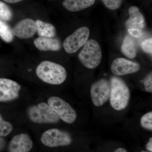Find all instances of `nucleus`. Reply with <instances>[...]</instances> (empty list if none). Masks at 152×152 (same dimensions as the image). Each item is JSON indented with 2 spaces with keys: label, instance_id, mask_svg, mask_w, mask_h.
Masks as SVG:
<instances>
[{
  "label": "nucleus",
  "instance_id": "8",
  "mask_svg": "<svg viewBox=\"0 0 152 152\" xmlns=\"http://www.w3.org/2000/svg\"><path fill=\"white\" fill-rule=\"evenodd\" d=\"M110 84L105 79L95 82L91 88V95L93 104L96 107L102 106L110 99Z\"/></svg>",
  "mask_w": 152,
  "mask_h": 152
},
{
  "label": "nucleus",
  "instance_id": "22",
  "mask_svg": "<svg viewBox=\"0 0 152 152\" xmlns=\"http://www.w3.org/2000/svg\"><path fill=\"white\" fill-rule=\"evenodd\" d=\"M106 7L114 10L121 7L123 0H102Z\"/></svg>",
  "mask_w": 152,
  "mask_h": 152
},
{
  "label": "nucleus",
  "instance_id": "2",
  "mask_svg": "<svg viewBox=\"0 0 152 152\" xmlns=\"http://www.w3.org/2000/svg\"><path fill=\"white\" fill-rule=\"evenodd\" d=\"M110 102L115 110H122L126 107L130 99V91L122 79L112 77L110 80Z\"/></svg>",
  "mask_w": 152,
  "mask_h": 152
},
{
  "label": "nucleus",
  "instance_id": "3",
  "mask_svg": "<svg viewBox=\"0 0 152 152\" xmlns=\"http://www.w3.org/2000/svg\"><path fill=\"white\" fill-rule=\"evenodd\" d=\"M27 113L30 121L36 124H56L60 121L50 106L45 102L30 106Z\"/></svg>",
  "mask_w": 152,
  "mask_h": 152
},
{
  "label": "nucleus",
  "instance_id": "30",
  "mask_svg": "<svg viewBox=\"0 0 152 152\" xmlns=\"http://www.w3.org/2000/svg\"><path fill=\"white\" fill-rule=\"evenodd\" d=\"M141 152H147V151H142Z\"/></svg>",
  "mask_w": 152,
  "mask_h": 152
},
{
  "label": "nucleus",
  "instance_id": "12",
  "mask_svg": "<svg viewBox=\"0 0 152 152\" xmlns=\"http://www.w3.org/2000/svg\"><path fill=\"white\" fill-rule=\"evenodd\" d=\"M33 143L27 134L21 133L14 136L9 145V152H29Z\"/></svg>",
  "mask_w": 152,
  "mask_h": 152
},
{
  "label": "nucleus",
  "instance_id": "18",
  "mask_svg": "<svg viewBox=\"0 0 152 152\" xmlns=\"http://www.w3.org/2000/svg\"><path fill=\"white\" fill-rule=\"evenodd\" d=\"M0 37L7 43L11 42L14 39L12 29L7 23L0 19Z\"/></svg>",
  "mask_w": 152,
  "mask_h": 152
},
{
  "label": "nucleus",
  "instance_id": "15",
  "mask_svg": "<svg viewBox=\"0 0 152 152\" xmlns=\"http://www.w3.org/2000/svg\"><path fill=\"white\" fill-rule=\"evenodd\" d=\"M95 1L96 0H64L63 5L68 11L79 12L92 6Z\"/></svg>",
  "mask_w": 152,
  "mask_h": 152
},
{
  "label": "nucleus",
  "instance_id": "24",
  "mask_svg": "<svg viewBox=\"0 0 152 152\" xmlns=\"http://www.w3.org/2000/svg\"><path fill=\"white\" fill-rule=\"evenodd\" d=\"M145 89L148 92H152V74L150 73L147 76L144 81Z\"/></svg>",
  "mask_w": 152,
  "mask_h": 152
},
{
  "label": "nucleus",
  "instance_id": "13",
  "mask_svg": "<svg viewBox=\"0 0 152 152\" xmlns=\"http://www.w3.org/2000/svg\"><path fill=\"white\" fill-rule=\"evenodd\" d=\"M34 44L37 49L42 51H58L61 48L59 40L55 37H39L34 40Z\"/></svg>",
  "mask_w": 152,
  "mask_h": 152
},
{
  "label": "nucleus",
  "instance_id": "19",
  "mask_svg": "<svg viewBox=\"0 0 152 152\" xmlns=\"http://www.w3.org/2000/svg\"><path fill=\"white\" fill-rule=\"evenodd\" d=\"M12 10L4 3L0 1V19L4 21H9L12 18Z\"/></svg>",
  "mask_w": 152,
  "mask_h": 152
},
{
  "label": "nucleus",
  "instance_id": "7",
  "mask_svg": "<svg viewBox=\"0 0 152 152\" xmlns=\"http://www.w3.org/2000/svg\"><path fill=\"white\" fill-rule=\"evenodd\" d=\"M90 30L87 27H82L76 30L66 38L63 43L65 50L69 54H73L84 45L88 39Z\"/></svg>",
  "mask_w": 152,
  "mask_h": 152
},
{
  "label": "nucleus",
  "instance_id": "28",
  "mask_svg": "<svg viewBox=\"0 0 152 152\" xmlns=\"http://www.w3.org/2000/svg\"><path fill=\"white\" fill-rule=\"evenodd\" d=\"M6 2L10 3V4H15L23 0H3Z\"/></svg>",
  "mask_w": 152,
  "mask_h": 152
},
{
  "label": "nucleus",
  "instance_id": "17",
  "mask_svg": "<svg viewBox=\"0 0 152 152\" xmlns=\"http://www.w3.org/2000/svg\"><path fill=\"white\" fill-rule=\"evenodd\" d=\"M122 53L126 56L133 59L137 56V48L135 43L129 36H126L121 45Z\"/></svg>",
  "mask_w": 152,
  "mask_h": 152
},
{
  "label": "nucleus",
  "instance_id": "26",
  "mask_svg": "<svg viewBox=\"0 0 152 152\" xmlns=\"http://www.w3.org/2000/svg\"><path fill=\"white\" fill-rule=\"evenodd\" d=\"M6 141L2 137H0V152L2 151L6 146Z\"/></svg>",
  "mask_w": 152,
  "mask_h": 152
},
{
  "label": "nucleus",
  "instance_id": "6",
  "mask_svg": "<svg viewBox=\"0 0 152 152\" xmlns=\"http://www.w3.org/2000/svg\"><path fill=\"white\" fill-rule=\"evenodd\" d=\"M41 141L46 146L55 148L69 145L72 138L69 133L58 129H49L42 134Z\"/></svg>",
  "mask_w": 152,
  "mask_h": 152
},
{
  "label": "nucleus",
  "instance_id": "4",
  "mask_svg": "<svg viewBox=\"0 0 152 152\" xmlns=\"http://www.w3.org/2000/svg\"><path fill=\"white\" fill-rule=\"evenodd\" d=\"M102 57L100 46L94 39L87 41L78 55L79 60L82 64L89 69L97 67L100 64Z\"/></svg>",
  "mask_w": 152,
  "mask_h": 152
},
{
  "label": "nucleus",
  "instance_id": "21",
  "mask_svg": "<svg viewBox=\"0 0 152 152\" xmlns=\"http://www.w3.org/2000/svg\"><path fill=\"white\" fill-rule=\"evenodd\" d=\"M142 126L149 130H152V112H149L145 114L140 120Z\"/></svg>",
  "mask_w": 152,
  "mask_h": 152
},
{
  "label": "nucleus",
  "instance_id": "11",
  "mask_svg": "<svg viewBox=\"0 0 152 152\" xmlns=\"http://www.w3.org/2000/svg\"><path fill=\"white\" fill-rule=\"evenodd\" d=\"M14 36L22 39L32 37L37 32L36 21L31 19L26 18L18 22L12 29Z\"/></svg>",
  "mask_w": 152,
  "mask_h": 152
},
{
  "label": "nucleus",
  "instance_id": "10",
  "mask_svg": "<svg viewBox=\"0 0 152 152\" xmlns=\"http://www.w3.org/2000/svg\"><path fill=\"white\" fill-rule=\"evenodd\" d=\"M112 72L118 76H124L137 72L140 69L138 63L122 58L115 59L111 66Z\"/></svg>",
  "mask_w": 152,
  "mask_h": 152
},
{
  "label": "nucleus",
  "instance_id": "23",
  "mask_svg": "<svg viewBox=\"0 0 152 152\" xmlns=\"http://www.w3.org/2000/svg\"><path fill=\"white\" fill-rule=\"evenodd\" d=\"M142 48L144 52L148 53H152V38L145 40L142 44Z\"/></svg>",
  "mask_w": 152,
  "mask_h": 152
},
{
  "label": "nucleus",
  "instance_id": "1",
  "mask_svg": "<svg viewBox=\"0 0 152 152\" xmlns=\"http://www.w3.org/2000/svg\"><path fill=\"white\" fill-rule=\"evenodd\" d=\"M36 74L44 83L53 85L61 84L67 77L66 71L64 67L48 61H43L38 66Z\"/></svg>",
  "mask_w": 152,
  "mask_h": 152
},
{
  "label": "nucleus",
  "instance_id": "27",
  "mask_svg": "<svg viewBox=\"0 0 152 152\" xmlns=\"http://www.w3.org/2000/svg\"><path fill=\"white\" fill-rule=\"evenodd\" d=\"M147 150H148L149 151L152 152V138H150L149 141L148 142L146 145Z\"/></svg>",
  "mask_w": 152,
  "mask_h": 152
},
{
  "label": "nucleus",
  "instance_id": "20",
  "mask_svg": "<svg viewBox=\"0 0 152 152\" xmlns=\"http://www.w3.org/2000/svg\"><path fill=\"white\" fill-rule=\"evenodd\" d=\"M13 129L10 123L3 119L0 114V137H4L10 134Z\"/></svg>",
  "mask_w": 152,
  "mask_h": 152
},
{
  "label": "nucleus",
  "instance_id": "25",
  "mask_svg": "<svg viewBox=\"0 0 152 152\" xmlns=\"http://www.w3.org/2000/svg\"><path fill=\"white\" fill-rule=\"evenodd\" d=\"M128 31L131 36L135 38L140 37L143 34L142 31L140 29L129 28Z\"/></svg>",
  "mask_w": 152,
  "mask_h": 152
},
{
  "label": "nucleus",
  "instance_id": "14",
  "mask_svg": "<svg viewBox=\"0 0 152 152\" xmlns=\"http://www.w3.org/2000/svg\"><path fill=\"white\" fill-rule=\"evenodd\" d=\"M129 18L126 21V26L128 28L142 29L145 26V18L140 12L138 8L132 6L129 10Z\"/></svg>",
  "mask_w": 152,
  "mask_h": 152
},
{
  "label": "nucleus",
  "instance_id": "5",
  "mask_svg": "<svg viewBox=\"0 0 152 152\" xmlns=\"http://www.w3.org/2000/svg\"><path fill=\"white\" fill-rule=\"evenodd\" d=\"M48 104L59 118L65 122L72 124L76 121L77 118L76 111L61 98L57 96L51 97L48 99Z\"/></svg>",
  "mask_w": 152,
  "mask_h": 152
},
{
  "label": "nucleus",
  "instance_id": "9",
  "mask_svg": "<svg viewBox=\"0 0 152 152\" xmlns=\"http://www.w3.org/2000/svg\"><path fill=\"white\" fill-rule=\"evenodd\" d=\"M21 86L10 79L0 78V102L14 100L19 97Z\"/></svg>",
  "mask_w": 152,
  "mask_h": 152
},
{
  "label": "nucleus",
  "instance_id": "16",
  "mask_svg": "<svg viewBox=\"0 0 152 152\" xmlns=\"http://www.w3.org/2000/svg\"><path fill=\"white\" fill-rule=\"evenodd\" d=\"M37 32L39 37H54L56 31L54 26L50 23H46L39 20H36Z\"/></svg>",
  "mask_w": 152,
  "mask_h": 152
},
{
  "label": "nucleus",
  "instance_id": "29",
  "mask_svg": "<svg viewBox=\"0 0 152 152\" xmlns=\"http://www.w3.org/2000/svg\"><path fill=\"white\" fill-rule=\"evenodd\" d=\"M114 152H127V151L124 148H119L116 150Z\"/></svg>",
  "mask_w": 152,
  "mask_h": 152
}]
</instances>
